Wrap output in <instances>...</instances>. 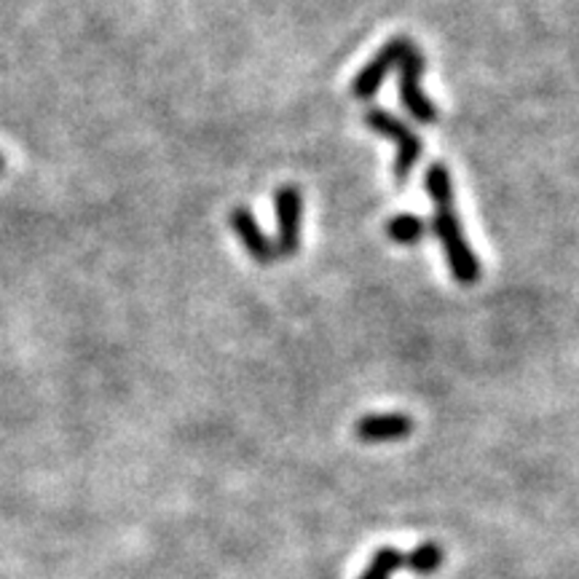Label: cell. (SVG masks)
<instances>
[{"label":"cell","instance_id":"10","mask_svg":"<svg viewBox=\"0 0 579 579\" xmlns=\"http://www.w3.org/2000/svg\"><path fill=\"white\" fill-rule=\"evenodd\" d=\"M400 566H402V553L394 550V547H381L359 579H392Z\"/></svg>","mask_w":579,"mask_h":579},{"label":"cell","instance_id":"4","mask_svg":"<svg viewBox=\"0 0 579 579\" xmlns=\"http://www.w3.org/2000/svg\"><path fill=\"white\" fill-rule=\"evenodd\" d=\"M277 210V247L279 258H292L301 247V225H303V197L296 186H282L274 197Z\"/></svg>","mask_w":579,"mask_h":579},{"label":"cell","instance_id":"5","mask_svg":"<svg viewBox=\"0 0 579 579\" xmlns=\"http://www.w3.org/2000/svg\"><path fill=\"white\" fill-rule=\"evenodd\" d=\"M411 46V38H392L389 44H383L381 52L357 73L355 83H352V94H355L357 100H370V97L381 89L383 78L392 73L394 65H400V59L405 57Z\"/></svg>","mask_w":579,"mask_h":579},{"label":"cell","instance_id":"11","mask_svg":"<svg viewBox=\"0 0 579 579\" xmlns=\"http://www.w3.org/2000/svg\"><path fill=\"white\" fill-rule=\"evenodd\" d=\"M3 169H5V158H3V154H0V172H3Z\"/></svg>","mask_w":579,"mask_h":579},{"label":"cell","instance_id":"6","mask_svg":"<svg viewBox=\"0 0 579 579\" xmlns=\"http://www.w3.org/2000/svg\"><path fill=\"white\" fill-rule=\"evenodd\" d=\"M229 221H231V229L236 231V236H240L242 245H245L249 258H253L255 264L268 266L279 258L274 242L264 234V229H260L258 221H255V215L247 210V207H236V210H231Z\"/></svg>","mask_w":579,"mask_h":579},{"label":"cell","instance_id":"2","mask_svg":"<svg viewBox=\"0 0 579 579\" xmlns=\"http://www.w3.org/2000/svg\"><path fill=\"white\" fill-rule=\"evenodd\" d=\"M365 124H368L376 134H381V137L392 140V143L398 145V156H394V180L405 182L411 178L419 158H422V140L408 130L398 115L383 111V108H370V111L365 113Z\"/></svg>","mask_w":579,"mask_h":579},{"label":"cell","instance_id":"3","mask_svg":"<svg viewBox=\"0 0 579 579\" xmlns=\"http://www.w3.org/2000/svg\"><path fill=\"white\" fill-rule=\"evenodd\" d=\"M398 67H400L398 89H400L402 108H405V111L411 113V119L419 121V124H435L437 121L435 102H432L430 97L422 91V87H419V83H422V73L426 67L422 52H419L416 46H411L405 57L400 59Z\"/></svg>","mask_w":579,"mask_h":579},{"label":"cell","instance_id":"7","mask_svg":"<svg viewBox=\"0 0 579 579\" xmlns=\"http://www.w3.org/2000/svg\"><path fill=\"white\" fill-rule=\"evenodd\" d=\"M413 432V419L405 413H376L365 416L355 424L359 443H394Z\"/></svg>","mask_w":579,"mask_h":579},{"label":"cell","instance_id":"1","mask_svg":"<svg viewBox=\"0 0 579 579\" xmlns=\"http://www.w3.org/2000/svg\"><path fill=\"white\" fill-rule=\"evenodd\" d=\"M424 188L430 193L432 204H435V218H432V229H435V236L441 240L443 253H446L450 274L456 277V282L475 285L480 279V264L478 255L472 253V247L467 245L465 231H461L459 218H456V207H454V182H450V172L443 164H432L426 169Z\"/></svg>","mask_w":579,"mask_h":579},{"label":"cell","instance_id":"9","mask_svg":"<svg viewBox=\"0 0 579 579\" xmlns=\"http://www.w3.org/2000/svg\"><path fill=\"white\" fill-rule=\"evenodd\" d=\"M441 564L443 550L435 542H424V545H419L413 553L402 556V566H408V569L416 571V575H432V571L441 569Z\"/></svg>","mask_w":579,"mask_h":579},{"label":"cell","instance_id":"8","mask_svg":"<svg viewBox=\"0 0 579 579\" xmlns=\"http://www.w3.org/2000/svg\"><path fill=\"white\" fill-rule=\"evenodd\" d=\"M424 229L426 225L422 218L411 215V212H400V215H394L392 221L387 223L389 240L398 242V245H416V242H422Z\"/></svg>","mask_w":579,"mask_h":579}]
</instances>
